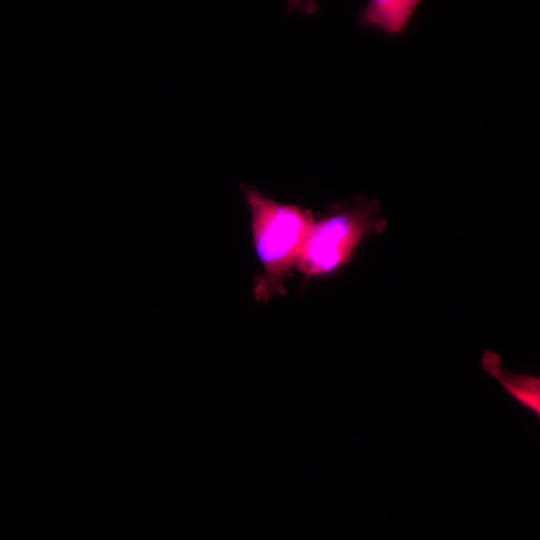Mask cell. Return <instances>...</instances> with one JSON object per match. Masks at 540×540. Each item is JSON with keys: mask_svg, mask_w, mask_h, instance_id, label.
I'll list each match as a JSON object with an SVG mask.
<instances>
[{"mask_svg": "<svg viewBox=\"0 0 540 540\" xmlns=\"http://www.w3.org/2000/svg\"><path fill=\"white\" fill-rule=\"evenodd\" d=\"M240 188L250 211L253 247L263 270L254 278L253 294L256 301L267 303L286 293L285 280L295 267L315 215L301 205L277 202L254 186Z\"/></svg>", "mask_w": 540, "mask_h": 540, "instance_id": "6da1fadb", "label": "cell"}, {"mask_svg": "<svg viewBox=\"0 0 540 540\" xmlns=\"http://www.w3.org/2000/svg\"><path fill=\"white\" fill-rule=\"evenodd\" d=\"M386 226L375 199L357 197L331 204L314 219L294 269L305 279L326 277L351 262L357 248Z\"/></svg>", "mask_w": 540, "mask_h": 540, "instance_id": "7a4b0ae2", "label": "cell"}, {"mask_svg": "<svg viewBox=\"0 0 540 540\" xmlns=\"http://www.w3.org/2000/svg\"><path fill=\"white\" fill-rule=\"evenodd\" d=\"M420 0H368L358 15L359 24L389 35L401 33L408 25Z\"/></svg>", "mask_w": 540, "mask_h": 540, "instance_id": "3957f363", "label": "cell"}, {"mask_svg": "<svg viewBox=\"0 0 540 540\" xmlns=\"http://www.w3.org/2000/svg\"><path fill=\"white\" fill-rule=\"evenodd\" d=\"M512 399L534 413L540 415V379L526 374H514L503 366L493 376Z\"/></svg>", "mask_w": 540, "mask_h": 540, "instance_id": "277c9868", "label": "cell"}, {"mask_svg": "<svg viewBox=\"0 0 540 540\" xmlns=\"http://www.w3.org/2000/svg\"><path fill=\"white\" fill-rule=\"evenodd\" d=\"M318 8L319 7L316 0H287L288 13L313 15L317 13Z\"/></svg>", "mask_w": 540, "mask_h": 540, "instance_id": "5b68a950", "label": "cell"}, {"mask_svg": "<svg viewBox=\"0 0 540 540\" xmlns=\"http://www.w3.org/2000/svg\"><path fill=\"white\" fill-rule=\"evenodd\" d=\"M481 362L483 370L492 377L502 367V361L500 356L491 350H486L483 353Z\"/></svg>", "mask_w": 540, "mask_h": 540, "instance_id": "8992f818", "label": "cell"}]
</instances>
